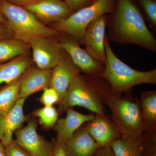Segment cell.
<instances>
[{
    "label": "cell",
    "instance_id": "8fae6325",
    "mask_svg": "<svg viewBox=\"0 0 156 156\" xmlns=\"http://www.w3.org/2000/svg\"><path fill=\"white\" fill-rule=\"evenodd\" d=\"M82 126L92 136L99 147L110 146L112 142L121 138L115 125L111 119L105 114H94L92 119Z\"/></svg>",
    "mask_w": 156,
    "mask_h": 156
},
{
    "label": "cell",
    "instance_id": "f1b7e54d",
    "mask_svg": "<svg viewBox=\"0 0 156 156\" xmlns=\"http://www.w3.org/2000/svg\"><path fill=\"white\" fill-rule=\"evenodd\" d=\"M6 2L15 5L24 7L33 5L41 0H5Z\"/></svg>",
    "mask_w": 156,
    "mask_h": 156
},
{
    "label": "cell",
    "instance_id": "d4e9b609",
    "mask_svg": "<svg viewBox=\"0 0 156 156\" xmlns=\"http://www.w3.org/2000/svg\"><path fill=\"white\" fill-rule=\"evenodd\" d=\"M141 146L143 156H156V134L144 131L142 135Z\"/></svg>",
    "mask_w": 156,
    "mask_h": 156
},
{
    "label": "cell",
    "instance_id": "4dcf8cb0",
    "mask_svg": "<svg viewBox=\"0 0 156 156\" xmlns=\"http://www.w3.org/2000/svg\"><path fill=\"white\" fill-rule=\"evenodd\" d=\"M13 37V35L10 29L6 25L0 24V40Z\"/></svg>",
    "mask_w": 156,
    "mask_h": 156
},
{
    "label": "cell",
    "instance_id": "836d02e7",
    "mask_svg": "<svg viewBox=\"0 0 156 156\" xmlns=\"http://www.w3.org/2000/svg\"><path fill=\"white\" fill-rule=\"evenodd\" d=\"M0 156H7L6 155L5 147L0 141Z\"/></svg>",
    "mask_w": 156,
    "mask_h": 156
},
{
    "label": "cell",
    "instance_id": "ffe728a7",
    "mask_svg": "<svg viewBox=\"0 0 156 156\" xmlns=\"http://www.w3.org/2000/svg\"><path fill=\"white\" fill-rule=\"evenodd\" d=\"M30 46L25 43L10 38L0 40V64L7 62L28 52Z\"/></svg>",
    "mask_w": 156,
    "mask_h": 156
},
{
    "label": "cell",
    "instance_id": "4316f807",
    "mask_svg": "<svg viewBox=\"0 0 156 156\" xmlns=\"http://www.w3.org/2000/svg\"><path fill=\"white\" fill-rule=\"evenodd\" d=\"M5 147L7 156H31L20 147L14 140L13 142Z\"/></svg>",
    "mask_w": 156,
    "mask_h": 156
},
{
    "label": "cell",
    "instance_id": "d6986e66",
    "mask_svg": "<svg viewBox=\"0 0 156 156\" xmlns=\"http://www.w3.org/2000/svg\"><path fill=\"white\" fill-rule=\"evenodd\" d=\"M138 103L145 131L156 134V91H142Z\"/></svg>",
    "mask_w": 156,
    "mask_h": 156
},
{
    "label": "cell",
    "instance_id": "d6a6232c",
    "mask_svg": "<svg viewBox=\"0 0 156 156\" xmlns=\"http://www.w3.org/2000/svg\"><path fill=\"white\" fill-rule=\"evenodd\" d=\"M7 23V20L5 15L2 12V10L0 9V24L5 25Z\"/></svg>",
    "mask_w": 156,
    "mask_h": 156
},
{
    "label": "cell",
    "instance_id": "6da1fadb",
    "mask_svg": "<svg viewBox=\"0 0 156 156\" xmlns=\"http://www.w3.org/2000/svg\"><path fill=\"white\" fill-rule=\"evenodd\" d=\"M109 41L133 44L156 52V38L134 0H116L115 8L106 16Z\"/></svg>",
    "mask_w": 156,
    "mask_h": 156
},
{
    "label": "cell",
    "instance_id": "7402d4cb",
    "mask_svg": "<svg viewBox=\"0 0 156 156\" xmlns=\"http://www.w3.org/2000/svg\"><path fill=\"white\" fill-rule=\"evenodd\" d=\"M110 146L115 156H143L141 141L134 143L121 137L112 142Z\"/></svg>",
    "mask_w": 156,
    "mask_h": 156
},
{
    "label": "cell",
    "instance_id": "484cf974",
    "mask_svg": "<svg viewBox=\"0 0 156 156\" xmlns=\"http://www.w3.org/2000/svg\"><path fill=\"white\" fill-rule=\"evenodd\" d=\"M39 101L44 106H53L56 104L59 103L60 97L58 92L53 88L49 87L43 90Z\"/></svg>",
    "mask_w": 156,
    "mask_h": 156
},
{
    "label": "cell",
    "instance_id": "ba28073f",
    "mask_svg": "<svg viewBox=\"0 0 156 156\" xmlns=\"http://www.w3.org/2000/svg\"><path fill=\"white\" fill-rule=\"evenodd\" d=\"M37 123L34 119L28 121L25 127L14 132L15 142L31 156H52L56 140L49 141L38 134Z\"/></svg>",
    "mask_w": 156,
    "mask_h": 156
},
{
    "label": "cell",
    "instance_id": "277c9868",
    "mask_svg": "<svg viewBox=\"0 0 156 156\" xmlns=\"http://www.w3.org/2000/svg\"><path fill=\"white\" fill-rule=\"evenodd\" d=\"M106 60L101 76L108 82L112 94L122 95L133 87L143 84H156V69L140 71L130 67L118 58L112 50L107 36L105 40Z\"/></svg>",
    "mask_w": 156,
    "mask_h": 156
},
{
    "label": "cell",
    "instance_id": "7a4b0ae2",
    "mask_svg": "<svg viewBox=\"0 0 156 156\" xmlns=\"http://www.w3.org/2000/svg\"><path fill=\"white\" fill-rule=\"evenodd\" d=\"M111 92L109 84L104 78L80 73L69 85L63 100L58 104V112H65L67 109L78 106L94 114H105V98Z\"/></svg>",
    "mask_w": 156,
    "mask_h": 156
},
{
    "label": "cell",
    "instance_id": "f546056e",
    "mask_svg": "<svg viewBox=\"0 0 156 156\" xmlns=\"http://www.w3.org/2000/svg\"><path fill=\"white\" fill-rule=\"evenodd\" d=\"M94 156H115L110 146L105 147H99L97 149Z\"/></svg>",
    "mask_w": 156,
    "mask_h": 156
},
{
    "label": "cell",
    "instance_id": "e0dca14e",
    "mask_svg": "<svg viewBox=\"0 0 156 156\" xmlns=\"http://www.w3.org/2000/svg\"><path fill=\"white\" fill-rule=\"evenodd\" d=\"M65 147L67 156H94L99 147L82 126L68 140Z\"/></svg>",
    "mask_w": 156,
    "mask_h": 156
},
{
    "label": "cell",
    "instance_id": "9c48e42d",
    "mask_svg": "<svg viewBox=\"0 0 156 156\" xmlns=\"http://www.w3.org/2000/svg\"><path fill=\"white\" fill-rule=\"evenodd\" d=\"M58 37H41L33 39L29 43L33 59L38 68L53 69L60 61L63 50Z\"/></svg>",
    "mask_w": 156,
    "mask_h": 156
},
{
    "label": "cell",
    "instance_id": "30bf717a",
    "mask_svg": "<svg viewBox=\"0 0 156 156\" xmlns=\"http://www.w3.org/2000/svg\"><path fill=\"white\" fill-rule=\"evenodd\" d=\"M106 15L98 17L87 27L83 36L85 50L92 57L105 63V40L106 34Z\"/></svg>",
    "mask_w": 156,
    "mask_h": 156
},
{
    "label": "cell",
    "instance_id": "8992f818",
    "mask_svg": "<svg viewBox=\"0 0 156 156\" xmlns=\"http://www.w3.org/2000/svg\"><path fill=\"white\" fill-rule=\"evenodd\" d=\"M116 0H96L91 5L73 13L66 19L52 24L51 28L68 35L80 45H83V36L88 25L98 17L114 11Z\"/></svg>",
    "mask_w": 156,
    "mask_h": 156
},
{
    "label": "cell",
    "instance_id": "cb8c5ba5",
    "mask_svg": "<svg viewBox=\"0 0 156 156\" xmlns=\"http://www.w3.org/2000/svg\"><path fill=\"white\" fill-rule=\"evenodd\" d=\"M150 27L156 31V0H134Z\"/></svg>",
    "mask_w": 156,
    "mask_h": 156
},
{
    "label": "cell",
    "instance_id": "603a6c76",
    "mask_svg": "<svg viewBox=\"0 0 156 156\" xmlns=\"http://www.w3.org/2000/svg\"><path fill=\"white\" fill-rule=\"evenodd\" d=\"M33 115L46 129L54 128L58 119V111L54 106H44L35 111Z\"/></svg>",
    "mask_w": 156,
    "mask_h": 156
},
{
    "label": "cell",
    "instance_id": "52a82bcc",
    "mask_svg": "<svg viewBox=\"0 0 156 156\" xmlns=\"http://www.w3.org/2000/svg\"><path fill=\"white\" fill-rule=\"evenodd\" d=\"M58 33V38L62 48L68 54L81 73L101 76L105 68V63L92 57L72 37Z\"/></svg>",
    "mask_w": 156,
    "mask_h": 156
},
{
    "label": "cell",
    "instance_id": "3957f363",
    "mask_svg": "<svg viewBox=\"0 0 156 156\" xmlns=\"http://www.w3.org/2000/svg\"><path fill=\"white\" fill-rule=\"evenodd\" d=\"M105 104L111 112V119L119 130L121 137L130 142L139 143L145 131L138 98H134L130 91L124 95H107Z\"/></svg>",
    "mask_w": 156,
    "mask_h": 156
},
{
    "label": "cell",
    "instance_id": "ac0fdd59",
    "mask_svg": "<svg viewBox=\"0 0 156 156\" xmlns=\"http://www.w3.org/2000/svg\"><path fill=\"white\" fill-rule=\"evenodd\" d=\"M29 51L10 61L0 64V86L17 80L29 67L34 64Z\"/></svg>",
    "mask_w": 156,
    "mask_h": 156
},
{
    "label": "cell",
    "instance_id": "7c38bea8",
    "mask_svg": "<svg viewBox=\"0 0 156 156\" xmlns=\"http://www.w3.org/2000/svg\"><path fill=\"white\" fill-rule=\"evenodd\" d=\"M24 8L45 25L64 20L74 13L64 0H41Z\"/></svg>",
    "mask_w": 156,
    "mask_h": 156
},
{
    "label": "cell",
    "instance_id": "2e32d148",
    "mask_svg": "<svg viewBox=\"0 0 156 156\" xmlns=\"http://www.w3.org/2000/svg\"><path fill=\"white\" fill-rule=\"evenodd\" d=\"M26 99L19 98L11 111L5 115H2V122L4 136L1 142L5 147L14 140L13 134L22 125L28 121L29 117L23 112V106Z\"/></svg>",
    "mask_w": 156,
    "mask_h": 156
},
{
    "label": "cell",
    "instance_id": "83f0119b",
    "mask_svg": "<svg viewBox=\"0 0 156 156\" xmlns=\"http://www.w3.org/2000/svg\"><path fill=\"white\" fill-rule=\"evenodd\" d=\"M73 12L91 5L96 0H64Z\"/></svg>",
    "mask_w": 156,
    "mask_h": 156
},
{
    "label": "cell",
    "instance_id": "1f68e13d",
    "mask_svg": "<svg viewBox=\"0 0 156 156\" xmlns=\"http://www.w3.org/2000/svg\"><path fill=\"white\" fill-rule=\"evenodd\" d=\"M52 156H67L65 145L56 143Z\"/></svg>",
    "mask_w": 156,
    "mask_h": 156
},
{
    "label": "cell",
    "instance_id": "44dd1931",
    "mask_svg": "<svg viewBox=\"0 0 156 156\" xmlns=\"http://www.w3.org/2000/svg\"><path fill=\"white\" fill-rule=\"evenodd\" d=\"M20 78L0 87V115H4L8 114L17 102L18 99Z\"/></svg>",
    "mask_w": 156,
    "mask_h": 156
},
{
    "label": "cell",
    "instance_id": "4fadbf2b",
    "mask_svg": "<svg viewBox=\"0 0 156 156\" xmlns=\"http://www.w3.org/2000/svg\"><path fill=\"white\" fill-rule=\"evenodd\" d=\"M80 73L68 54L63 50L60 61L52 69L50 84V87L59 94V102L63 100L69 85Z\"/></svg>",
    "mask_w": 156,
    "mask_h": 156
},
{
    "label": "cell",
    "instance_id": "5b68a950",
    "mask_svg": "<svg viewBox=\"0 0 156 156\" xmlns=\"http://www.w3.org/2000/svg\"><path fill=\"white\" fill-rule=\"evenodd\" d=\"M0 9L7 20L5 25L13 37L25 43L41 37H57L59 33L40 21L30 11L0 0Z\"/></svg>",
    "mask_w": 156,
    "mask_h": 156
},
{
    "label": "cell",
    "instance_id": "5bb4252c",
    "mask_svg": "<svg viewBox=\"0 0 156 156\" xmlns=\"http://www.w3.org/2000/svg\"><path fill=\"white\" fill-rule=\"evenodd\" d=\"M52 69H39L34 65L24 72L20 78L18 99L24 98L35 92L50 87Z\"/></svg>",
    "mask_w": 156,
    "mask_h": 156
},
{
    "label": "cell",
    "instance_id": "9a60e30c",
    "mask_svg": "<svg viewBox=\"0 0 156 156\" xmlns=\"http://www.w3.org/2000/svg\"><path fill=\"white\" fill-rule=\"evenodd\" d=\"M66 112L65 117L58 119L54 127L56 133V143L64 145L78 129L94 117V114H83L73 108L67 109Z\"/></svg>",
    "mask_w": 156,
    "mask_h": 156
}]
</instances>
